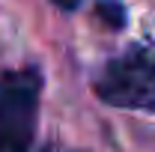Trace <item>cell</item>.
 Instances as JSON below:
<instances>
[{
  "instance_id": "6da1fadb",
  "label": "cell",
  "mask_w": 155,
  "mask_h": 152,
  "mask_svg": "<svg viewBox=\"0 0 155 152\" xmlns=\"http://www.w3.org/2000/svg\"><path fill=\"white\" fill-rule=\"evenodd\" d=\"M42 75L18 69L0 75V152H27L36 134Z\"/></svg>"
},
{
  "instance_id": "7a4b0ae2",
  "label": "cell",
  "mask_w": 155,
  "mask_h": 152,
  "mask_svg": "<svg viewBox=\"0 0 155 152\" xmlns=\"http://www.w3.org/2000/svg\"><path fill=\"white\" fill-rule=\"evenodd\" d=\"M96 93L114 107L155 114V57L131 48L110 60L96 75Z\"/></svg>"
},
{
  "instance_id": "3957f363",
  "label": "cell",
  "mask_w": 155,
  "mask_h": 152,
  "mask_svg": "<svg viewBox=\"0 0 155 152\" xmlns=\"http://www.w3.org/2000/svg\"><path fill=\"white\" fill-rule=\"evenodd\" d=\"M96 15L107 27H122L125 24V9H122V3H116V0H101L96 6Z\"/></svg>"
},
{
  "instance_id": "277c9868",
  "label": "cell",
  "mask_w": 155,
  "mask_h": 152,
  "mask_svg": "<svg viewBox=\"0 0 155 152\" xmlns=\"http://www.w3.org/2000/svg\"><path fill=\"white\" fill-rule=\"evenodd\" d=\"M54 3H57L60 9H78L81 6V0H54Z\"/></svg>"
}]
</instances>
